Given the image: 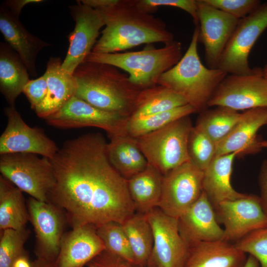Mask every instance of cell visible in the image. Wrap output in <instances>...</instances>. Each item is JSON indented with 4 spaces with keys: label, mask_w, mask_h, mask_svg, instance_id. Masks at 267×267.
<instances>
[{
    "label": "cell",
    "mask_w": 267,
    "mask_h": 267,
    "mask_svg": "<svg viewBox=\"0 0 267 267\" xmlns=\"http://www.w3.org/2000/svg\"><path fill=\"white\" fill-rule=\"evenodd\" d=\"M99 133L68 140L50 159L55 178L49 202L62 209L72 228L123 223L136 212L127 179L111 165Z\"/></svg>",
    "instance_id": "cell-1"
},
{
    "label": "cell",
    "mask_w": 267,
    "mask_h": 267,
    "mask_svg": "<svg viewBox=\"0 0 267 267\" xmlns=\"http://www.w3.org/2000/svg\"><path fill=\"white\" fill-rule=\"evenodd\" d=\"M136 0H118L111 7L98 10L105 27L92 52L116 53L142 44L175 41L164 21L141 10Z\"/></svg>",
    "instance_id": "cell-2"
},
{
    "label": "cell",
    "mask_w": 267,
    "mask_h": 267,
    "mask_svg": "<svg viewBox=\"0 0 267 267\" xmlns=\"http://www.w3.org/2000/svg\"><path fill=\"white\" fill-rule=\"evenodd\" d=\"M73 76L76 84L74 96L100 109L131 116L141 89L118 68L85 61L76 68Z\"/></svg>",
    "instance_id": "cell-3"
},
{
    "label": "cell",
    "mask_w": 267,
    "mask_h": 267,
    "mask_svg": "<svg viewBox=\"0 0 267 267\" xmlns=\"http://www.w3.org/2000/svg\"><path fill=\"white\" fill-rule=\"evenodd\" d=\"M199 26H195L189 46L178 62L158 79L165 86L182 96L197 112H202L215 89L227 74L206 67L198 52Z\"/></svg>",
    "instance_id": "cell-4"
},
{
    "label": "cell",
    "mask_w": 267,
    "mask_h": 267,
    "mask_svg": "<svg viewBox=\"0 0 267 267\" xmlns=\"http://www.w3.org/2000/svg\"><path fill=\"white\" fill-rule=\"evenodd\" d=\"M180 42L174 41L161 48L147 47L137 51L123 53L90 52L86 61L115 66L129 73V81L143 89L157 85L164 73L176 65L182 57Z\"/></svg>",
    "instance_id": "cell-5"
},
{
    "label": "cell",
    "mask_w": 267,
    "mask_h": 267,
    "mask_svg": "<svg viewBox=\"0 0 267 267\" xmlns=\"http://www.w3.org/2000/svg\"><path fill=\"white\" fill-rule=\"evenodd\" d=\"M193 127L185 116L135 139L148 163L165 176L190 161L188 142Z\"/></svg>",
    "instance_id": "cell-6"
},
{
    "label": "cell",
    "mask_w": 267,
    "mask_h": 267,
    "mask_svg": "<svg viewBox=\"0 0 267 267\" xmlns=\"http://www.w3.org/2000/svg\"><path fill=\"white\" fill-rule=\"evenodd\" d=\"M1 176L31 197L49 202L55 183L50 160L36 154L15 153L0 155Z\"/></svg>",
    "instance_id": "cell-7"
},
{
    "label": "cell",
    "mask_w": 267,
    "mask_h": 267,
    "mask_svg": "<svg viewBox=\"0 0 267 267\" xmlns=\"http://www.w3.org/2000/svg\"><path fill=\"white\" fill-rule=\"evenodd\" d=\"M267 28V2L239 20L220 60L218 68L227 74L249 75L255 72L249 64L250 51Z\"/></svg>",
    "instance_id": "cell-8"
},
{
    "label": "cell",
    "mask_w": 267,
    "mask_h": 267,
    "mask_svg": "<svg viewBox=\"0 0 267 267\" xmlns=\"http://www.w3.org/2000/svg\"><path fill=\"white\" fill-rule=\"evenodd\" d=\"M211 106L236 111L267 108V80L262 69L249 75H227L209 100L208 107Z\"/></svg>",
    "instance_id": "cell-9"
},
{
    "label": "cell",
    "mask_w": 267,
    "mask_h": 267,
    "mask_svg": "<svg viewBox=\"0 0 267 267\" xmlns=\"http://www.w3.org/2000/svg\"><path fill=\"white\" fill-rule=\"evenodd\" d=\"M129 118L104 111L74 96L58 111L45 119L61 129L92 127L106 131L109 137L127 134Z\"/></svg>",
    "instance_id": "cell-10"
},
{
    "label": "cell",
    "mask_w": 267,
    "mask_h": 267,
    "mask_svg": "<svg viewBox=\"0 0 267 267\" xmlns=\"http://www.w3.org/2000/svg\"><path fill=\"white\" fill-rule=\"evenodd\" d=\"M204 172L190 161L164 176L158 208L166 214L178 218L203 191Z\"/></svg>",
    "instance_id": "cell-11"
},
{
    "label": "cell",
    "mask_w": 267,
    "mask_h": 267,
    "mask_svg": "<svg viewBox=\"0 0 267 267\" xmlns=\"http://www.w3.org/2000/svg\"><path fill=\"white\" fill-rule=\"evenodd\" d=\"M153 234V246L147 267H183L188 247L178 230V218L156 207L146 214Z\"/></svg>",
    "instance_id": "cell-12"
},
{
    "label": "cell",
    "mask_w": 267,
    "mask_h": 267,
    "mask_svg": "<svg viewBox=\"0 0 267 267\" xmlns=\"http://www.w3.org/2000/svg\"><path fill=\"white\" fill-rule=\"evenodd\" d=\"M7 126L0 137V154H36L51 159L59 148L44 130L31 127L23 120L15 106L6 107Z\"/></svg>",
    "instance_id": "cell-13"
},
{
    "label": "cell",
    "mask_w": 267,
    "mask_h": 267,
    "mask_svg": "<svg viewBox=\"0 0 267 267\" xmlns=\"http://www.w3.org/2000/svg\"><path fill=\"white\" fill-rule=\"evenodd\" d=\"M27 207L36 237L37 258L55 262L67 219L64 211L50 202L30 197Z\"/></svg>",
    "instance_id": "cell-14"
},
{
    "label": "cell",
    "mask_w": 267,
    "mask_h": 267,
    "mask_svg": "<svg viewBox=\"0 0 267 267\" xmlns=\"http://www.w3.org/2000/svg\"><path fill=\"white\" fill-rule=\"evenodd\" d=\"M214 210L217 220L224 225L223 240L229 242L267 227V216L259 196L254 194L221 202Z\"/></svg>",
    "instance_id": "cell-15"
},
{
    "label": "cell",
    "mask_w": 267,
    "mask_h": 267,
    "mask_svg": "<svg viewBox=\"0 0 267 267\" xmlns=\"http://www.w3.org/2000/svg\"><path fill=\"white\" fill-rule=\"evenodd\" d=\"M69 8L75 25L68 37L69 45L62 68L73 74L92 52L99 30L105 26V22L99 10L84 4L80 0Z\"/></svg>",
    "instance_id": "cell-16"
},
{
    "label": "cell",
    "mask_w": 267,
    "mask_h": 267,
    "mask_svg": "<svg viewBox=\"0 0 267 267\" xmlns=\"http://www.w3.org/2000/svg\"><path fill=\"white\" fill-rule=\"evenodd\" d=\"M199 21L198 42L204 46L208 68L217 69L228 41L239 20L213 7L203 0H197Z\"/></svg>",
    "instance_id": "cell-17"
},
{
    "label": "cell",
    "mask_w": 267,
    "mask_h": 267,
    "mask_svg": "<svg viewBox=\"0 0 267 267\" xmlns=\"http://www.w3.org/2000/svg\"><path fill=\"white\" fill-rule=\"evenodd\" d=\"M179 234L187 246L200 242L223 240L224 230L206 193L178 218Z\"/></svg>",
    "instance_id": "cell-18"
},
{
    "label": "cell",
    "mask_w": 267,
    "mask_h": 267,
    "mask_svg": "<svg viewBox=\"0 0 267 267\" xmlns=\"http://www.w3.org/2000/svg\"><path fill=\"white\" fill-rule=\"evenodd\" d=\"M267 125V108H256L241 113L231 132L217 144L216 156L233 152L238 155L257 153L262 147L258 130Z\"/></svg>",
    "instance_id": "cell-19"
},
{
    "label": "cell",
    "mask_w": 267,
    "mask_h": 267,
    "mask_svg": "<svg viewBox=\"0 0 267 267\" xmlns=\"http://www.w3.org/2000/svg\"><path fill=\"white\" fill-rule=\"evenodd\" d=\"M105 250L96 227L85 225L64 233L61 241L57 267H85Z\"/></svg>",
    "instance_id": "cell-20"
},
{
    "label": "cell",
    "mask_w": 267,
    "mask_h": 267,
    "mask_svg": "<svg viewBox=\"0 0 267 267\" xmlns=\"http://www.w3.org/2000/svg\"><path fill=\"white\" fill-rule=\"evenodd\" d=\"M0 31L9 46L16 52L29 73L36 76L38 54L49 44L29 32L5 4L0 8Z\"/></svg>",
    "instance_id": "cell-21"
},
{
    "label": "cell",
    "mask_w": 267,
    "mask_h": 267,
    "mask_svg": "<svg viewBox=\"0 0 267 267\" xmlns=\"http://www.w3.org/2000/svg\"><path fill=\"white\" fill-rule=\"evenodd\" d=\"M246 254L224 240L200 242L188 247L183 267H244Z\"/></svg>",
    "instance_id": "cell-22"
},
{
    "label": "cell",
    "mask_w": 267,
    "mask_h": 267,
    "mask_svg": "<svg viewBox=\"0 0 267 267\" xmlns=\"http://www.w3.org/2000/svg\"><path fill=\"white\" fill-rule=\"evenodd\" d=\"M59 57H51L46 64L45 76L47 93L42 103L34 111L44 120L55 114L75 95L76 84L73 74L62 68Z\"/></svg>",
    "instance_id": "cell-23"
},
{
    "label": "cell",
    "mask_w": 267,
    "mask_h": 267,
    "mask_svg": "<svg viewBox=\"0 0 267 267\" xmlns=\"http://www.w3.org/2000/svg\"><path fill=\"white\" fill-rule=\"evenodd\" d=\"M236 152L216 156L204 171L203 191L215 208L221 202L235 200L247 194L236 191L230 183Z\"/></svg>",
    "instance_id": "cell-24"
},
{
    "label": "cell",
    "mask_w": 267,
    "mask_h": 267,
    "mask_svg": "<svg viewBox=\"0 0 267 267\" xmlns=\"http://www.w3.org/2000/svg\"><path fill=\"white\" fill-rule=\"evenodd\" d=\"M109 138L107 145L108 159L123 178L128 180L146 168L148 163L135 138L128 134Z\"/></svg>",
    "instance_id": "cell-25"
},
{
    "label": "cell",
    "mask_w": 267,
    "mask_h": 267,
    "mask_svg": "<svg viewBox=\"0 0 267 267\" xmlns=\"http://www.w3.org/2000/svg\"><path fill=\"white\" fill-rule=\"evenodd\" d=\"M163 178L156 168L148 164L144 170L127 180L136 212L146 214L158 207Z\"/></svg>",
    "instance_id": "cell-26"
},
{
    "label": "cell",
    "mask_w": 267,
    "mask_h": 267,
    "mask_svg": "<svg viewBox=\"0 0 267 267\" xmlns=\"http://www.w3.org/2000/svg\"><path fill=\"white\" fill-rule=\"evenodd\" d=\"M28 71L20 57L9 45L0 44V90L9 106L22 92L29 81Z\"/></svg>",
    "instance_id": "cell-27"
},
{
    "label": "cell",
    "mask_w": 267,
    "mask_h": 267,
    "mask_svg": "<svg viewBox=\"0 0 267 267\" xmlns=\"http://www.w3.org/2000/svg\"><path fill=\"white\" fill-rule=\"evenodd\" d=\"M30 221L23 192L0 177V230L20 229Z\"/></svg>",
    "instance_id": "cell-28"
},
{
    "label": "cell",
    "mask_w": 267,
    "mask_h": 267,
    "mask_svg": "<svg viewBox=\"0 0 267 267\" xmlns=\"http://www.w3.org/2000/svg\"><path fill=\"white\" fill-rule=\"evenodd\" d=\"M186 104L187 101L182 96L165 86L157 85L140 90L129 118L146 116Z\"/></svg>",
    "instance_id": "cell-29"
},
{
    "label": "cell",
    "mask_w": 267,
    "mask_h": 267,
    "mask_svg": "<svg viewBox=\"0 0 267 267\" xmlns=\"http://www.w3.org/2000/svg\"><path fill=\"white\" fill-rule=\"evenodd\" d=\"M129 240L135 264L145 267L153 246V234L146 214L135 212L121 224Z\"/></svg>",
    "instance_id": "cell-30"
},
{
    "label": "cell",
    "mask_w": 267,
    "mask_h": 267,
    "mask_svg": "<svg viewBox=\"0 0 267 267\" xmlns=\"http://www.w3.org/2000/svg\"><path fill=\"white\" fill-rule=\"evenodd\" d=\"M241 113L222 107L205 110L198 117L196 126L217 144L233 129Z\"/></svg>",
    "instance_id": "cell-31"
},
{
    "label": "cell",
    "mask_w": 267,
    "mask_h": 267,
    "mask_svg": "<svg viewBox=\"0 0 267 267\" xmlns=\"http://www.w3.org/2000/svg\"><path fill=\"white\" fill-rule=\"evenodd\" d=\"M190 104L181 106L170 110L146 116L129 118L127 126V134L137 138L157 131L168 124L196 112Z\"/></svg>",
    "instance_id": "cell-32"
},
{
    "label": "cell",
    "mask_w": 267,
    "mask_h": 267,
    "mask_svg": "<svg viewBox=\"0 0 267 267\" xmlns=\"http://www.w3.org/2000/svg\"><path fill=\"white\" fill-rule=\"evenodd\" d=\"M105 250L128 262L135 264L129 240L120 223L111 222L96 227Z\"/></svg>",
    "instance_id": "cell-33"
},
{
    "label": "cell",
    "mask_w": 267,
    "mask_h": 267,
    "mask_svg": "<svg viewBox=\"0 0 267 267\" xmlns=\"http://www.w3.org/2000/svg\"><path fill=\"white\" fill-rule=\"evenodd\" d=\"M30 234V230L26 227L0 231V267H12L16 259L27 254L24 245Z\"/></svg>",
    "instance_id": "cell-34"
},
{
    "label": "cell",
    "mask_w": 267,
    "mask_h": 267,
    "mask_svg": "<svg viewBox=\"0 0 267 267\" xmlns=\"http://www.w3.org/2000/svg\"><path fill=\"white\" fill-rule=\"evenodd\" d=\"M217 144L196 126L190 133L188 150L190 161L203 172L216 156Z\"/></svg>",
    "instance_id": "cell-35"
},
{
    "label": "cell",
    "mask_w": 267,
    "mask_h": 267,
    "mask_svg": "<svg viewBox=\"0 0 267 267\" xmlns=\"http://www.w3.org/2000/svg\"><path fill=\"white\" fill-rule=\"evenodd\" d=\"M234 244L239 250L255 257L261 267H267V227L252 232Z\"/></svg>",
    "instance_id": "cell-36"
},
{
    "label": "cell",
    "mask_w": 267,
    "mask_h": 267,
    "mask_svg": "<svg viewBox=\"0 0 267 267\" xmlns=\"http://www.w3.org/2000/svg\"><path fill=\"white\" fill-rule=\"evenodd\" d=\"M137 6L142 11L151 14L160 6H171L181 9L193 19L195 26L199 25L197 0H136Z\"/></svg>",
    "instance_id": "cell-37"
},
{
    "label": "cell",
    "mask_w": 267,
    "mask_h": 267,
    "mask_svg": "<svg viewBox=\"0 0 267 267\" xmlns=\"http://www.w3.org/2000/svg\"><path fill=\"white\" fill-rule=\"evenodd\" d=\"M210 6L240 20L251 14L260 5L258 0H203Z\"/></svg>",
    "instance_id": "cell-38"
},
{
    "label": "cell",
    "mask_w": 267,
    "mask_h": 267,
    "mask_svg": "<svg viewBox=\"0 0 267 267\" xmlns=\"http://www.w3.org/2000/svg\"><path fill=\"white\" fill-rule=\"evenodd\" d=\"M22 92L27 98L31 108L35 109L44 100L47 93V84L45 76L29 81L24 86Z\"/></svg>",
    "instance_id": "cell-39"
},
{
    "label": "cell",
    "mask_w": 267,
    "mask_h": 267,
    "mask_svg": "<svg viewBox=\"0 0 267 267\" xmlns=\"http://www.w3.org/2000/svg\"><path fill=\"white\" fill-rule=\"evenodd\" d=\"M86 266L87 267H120L118 256L105 250L91 260Z\"/></svg>",
    "instance_id": "cell-40"
},
{
    "label": "cell",
    "mask_w": 267,
    "mask_h": 267,
    "mask_svg": "<svg viewBox=\"0 0 267 267\" xmlns=\"http://www.w3.org/2000/svg\"><path fill=\"white\" fill-rule=\"evenodd\" d=\"M259 184L260 190L259 196L264 211L267 216V161L262 164L259 176Z\"/></svg>",
    "instance_id": "cell-41"
},
{
    "label": "cell",
    "mask_w": 267,
    "mask_h": 267,
    "mask_svg": "<svg viewBox=\"0 0 267 267\" xmlns=\"http://www.w3.org/2000/svg\"><path fill=\"white\" fill-rule=\"evenodd\" d=\"M43 1V0H8L5 2V5L13 15L19 17L22 9L27 4Z\"/></svg>",
    "instance_id": "cell-42"
},
{
    "label": "cell",
    "mask_w": 267,
    "mask_h": 267,
    "mask_svg": "<svg viewBox=\"0 0 267 267\" xmlns=\"http://www.w3.org/2000/svg\"><path fill=\"white\" fill-rule=\"evenodd\" d=\"M80 1L84 4L93 9L99 10L115 5L118 0H81Z\"/></svg>",
    "instance_id": "cell-43"
},
{
    "label": "cell",
    "mask_w": 267,
    "mask_h": 267,
    "mask_svg": "<svg viewBox=\"0 0 267 267\" xmlns=\"http://www.w3.org/2000/svg\"><path fill=\"white\" fill-rule=\"evenodd\" d=\"M12 267H32V262L29 260L28 253L16 259L13 263Z\"/></svg>",
    "instance_id": "cell-44"
},
{
    "label": "cell",
    "mask_w": 267,
    "mask_h": 267,
    "mask_svg": "<svg viewBox=\"0 0 267 267\" xmlns=\"http://www.w3.org/2000/svg\"><path fill=\"white\" fill-rule=\"evenodd\" d=\"M32 267H57L55 262L43 258H37L32 262Z\"/></svg>",
    "instance_id": "cell-45"
},
{
    "label": "cell",
    "mask_w": 267,
    "mask_h": 267,
    "mask_svg": "<svg viewBox=\"0 0 267 267\" xmlns=\"http://www.w3.org/2000/svg\"><path fill=\"white\" fill-rule=\"evenodd\" d=\"M260 264L258 261L253 256L250 255L247 258L244 267H259Z\"/></svg>",
    "instance_id": "cell-46"
},
{
    "label": "cell",
    "mask_w": 267,
    "mask_h": 267,
    "mask_svg": "<svg viewBox=\"0 0 267 267\" xmlns=\"http://www.w3.org/2000/svg\"><path fill=\"white\" fill-rule=\"evenodd\" d=\"M262 69L264 77L267 80V65L266 64L264 67Z\"/></svg>",
    "instance_id": "cell-47"
},
{
    "label": "cell",
    "mask_w": 267,
    "mask_h": 267,
    "mask_svg": "<svg viewBox=\"0 0 267 267\" xmlns=\"http://www.w3.org/2000/svg\"><path fill=\"white\" fill-rule=\"evenodd\" d=\"M261 145L262 148H267V140H262L261 142Z\"/></svg>",
    "instance_id": "cell-48"
},
{
    "label": "cell",
    "mask_w": 267,
    "mask_h": 267,
    "mask_svg": "<svg viewBox=\"0 0 267 267\" xmlns=\"http://www.w3.org/2000/svg\"><path fill=\"white\" fill-rule=\"evenodd\" d=\"M266 64H267V63Z\"/></svg>",
    "instance_id": "cell-49"
}]
</instances>
